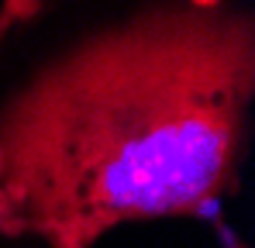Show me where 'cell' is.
I'll return each mask as SVG.
<instances>
[{"label":"cell","mask_w":255,"mask_h":248,"mask_svg":"<svg viewBox=\"0 0 255 248\" xmlns=\"http://www.w3.org/2000/svg\"><path fill=\"white\" fill-rule=\"evenodd\" d=\"M252 97L245 10L169 0L83 38L0 107V235L93 248L128 221L214 214Z\"/></svg>","instance_id":"6da1fadb"}]
</instances>
